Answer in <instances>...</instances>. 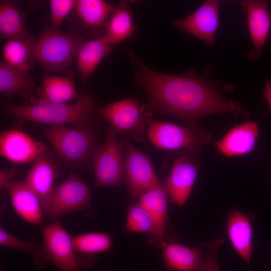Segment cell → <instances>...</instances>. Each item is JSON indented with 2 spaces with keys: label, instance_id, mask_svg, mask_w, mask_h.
Listing matches in <instances>:
<instances>
[{
  "label": "cell",
  "instance_id": "6da1fadb",
  "mask_svg": "<svg viewBox=\"0 0 271 271\" xmlns=\"http://www.w3.org/2000/svg\"><path fill=\"white\" fill-rule=\"evenodd\" d=\"M129 55L135 66V81L146 92L153 110L178 118L187 125H197L203 117L216 113L248 115L239 103L225 98L216 83L204 75L193 70L178 75L162 73Z\"/></svg>",
  "mask_w": 271,
  "mask_h": 271
},
{
  "label": "cell",
  "instance_id": "7a4b0ae2",
  "mask_svg": "<svg viewBox=\"0 0 271 271\" xmlns=\"http://www.w3.org/2000/svg\"><path fill=\"white\" fill-rule=\"evenodd\" d=\"M7 117L50 126L72 124L80 128L94 129L100 114L92 98L82 95L72 103H37L27 105L8 104L4 108Z\"/></svg>",
  "mask_w": 271,
  "mask_h": 271
},
{
  "label": "cell",
  "instance_id": "3957f363",
  "mask_svg": "<svg viewBox=\"0 0 271 271\" xmlns=\"http://www.w3.org/2000/svg\"><path fill=\"white\" fill-rule=\"evenodd\" d=\"M44 133L67 167L91 170L99 140L93 129L55 125L45 129Z\"/></svg>",
  "mask_w": 271,
  "mask_h": 271
},
{
  "label": "cell",
  "instance_id": "277c9868",
  "mask_svg": "<svg viewBox=\"0 0 271 271\" xmlns=\"http://www.w3.org/2000/svg\"><path fill=\"white\" fill-rule=\"evenodd\" d=\"M87 40L82 34L66 33L46 26L33 42V61L51 72L65 70Z\"/></svg>",
  "mask_w": 271,
  "mask_h": 271
},
{
  "label": "cell",
  "instance_id": "5b68a950",
  "mask_svg": "<svg viewBox=\"0 0 271 271\" xmlns=\"http://www.w3.org/2000/svg\"><path fill=\"white\" fill-rule=\"evenodd\" d=\"M148 137L156 147L168 150L185 149L193 153H200L210 143L212 137L197 125L179 126L147 118Z\"/></svg>",
  "mask_w": 271,
  "mask_h": 271
},
{
  "label": "cell",
  "instance_id": "8992f818",
  "mask_svg": "<svg viewBox=\"0 0 271 271\" xmlns=\"http://www.w3.org/2000/svg\"><path fill=\"white\" fill-rule=\"evenodd\" d=\"M44 244L34 252V263L38 269L47 262L59 271H83L73 249L72 236L58 222L43 229Z\"/></svg>",
  "mask_w": 271,
  "mask_h": 271
},
{
  "label": "cell",
  "instance_id": "52a82bcc",
  "mask_svg": "<svg viewBox=\"0 0 271 271\" xmlns=\"http://www.w3.org/2000/svg\"><path fill=\"white\" fill-rule=\"evenodd\" d=\"M125 143L118 140L116 131L110 126L103 144L97 149L92 162L96 188L119 187L125 180Z\"/></svg>",
  "mask_w": 271,
  "mask_h": 271
},
{
  "label": "cell",
  "instance_id": "ba28073f",
  "mask_svg": "<svg viewBox=\"0 0 271 271\" xmlns=\"http://www.w3.org/2000/svg\"><path fill=\"white\" fill-rule=\"evenodd\" d=\"M91 190L77 175L71 173L54 188L44 215L54 220L65 214L91 208Z\"/></svg>",
  "mask_w": 271,
  "mask_h": 271
},
{
  "label": "cell",
  "instance_id": "9c48e42d",
  "mask_svg": "<svg viewBox=\"0 0 271 271\" xmlns=\"http://www.w3.org/2000/svg\"><path fill=\"white\" fill-rule=\"evenodd\" d=\"M98 111L116 132L127 133L135 141L144 138V107L136 99L125 98L98 107Z\"/></svg>",
  "mask_w": 271,
  "mask_h": 271
},
{
  "label": "cell",
  "instance_id": "30bf717a",
  "mask_svg": "<svg viewBox=\"0 0 271 271\" xmlns=\"http://www.w3.org/2000/svg\"><path fill=\"white\" fill-rule=\"evenodd\" d=\"M125 180L129 195L137 198L147 190L161 185L150 158L130 141H125Z\"/></svg>",
  "mask_w": 271,
  "mask_h": 271
},
{
  "label": "cell",
  "instance_id": "8fae6325",
  "mask_svg": "<svg viewBox=\"0 0 271 271\" xmlns=\"http://www.w3.org/2000/svg\"><path fill=\"white\" fill-rule=\"evenodd\" d=\"M194 154L188 152L175 160L163 186L170 201L178 205L189 199L198 175L199 161Z\"/></svg>",
  "mask_w": 271,
  "mask_h": 271
},
{
  "label": "cell",
  "instance_id": "7c38bea8",
  "mask_svg": "<svg viewBox=\"0 0 271 271\" xmlns=\"http://www.w3.org/2000/svg\"><path fill=\"white\" fill-rule=\"evenodd\" d=\"M219 2L208 0L187 17L172 23L175 27L213 46L219 22Z\"/></svg>",
  "mask_w": 271,
  "mask_h": 271
},
{
  "label": "cell",
  "instance_id": "4fadbf2b",
  "mask_svg": "<svg viewBox=\"0 0 271 271\" xmlns=\"http://www.w3.org/2000/svg\"><path fill=\"white\" fill-rule=\"evenodd\" d=\"M46 149L43 143L22 131L12 129L0 133L1 155L11 162L23 164L33 161Z\"/></svg>",
  "mask_w": 271,
  "mask_h": 271
},
{
  "label": "cell",
  "instance_id": "5bb4252c",
  "mask_svg": "<svg viewBox=\"0 0 271 271\" xmlns=\"http://www.w3.org/2000/svg\"><path fill=\"white\" fill-rule=\"evenodd\" d=\"M155 244L161 249L167 270L198 271L202 265L205 256L204 242L197 247L164 239L157 240Z\"/></svg>",
  "mask_w": 271,
  "mask_h": 271
},
{
  "label": "cell",
  "instance_id": "9a60e30c",
  "mask_svg": "<svg viewBox=\"0 0 271 271\" xmlns=\"http://www.w3.org/2000/svg\"><path fill=\"white\" fill-rule=\"evenodd\" d=\"M33 162L25 180L40 200L44 211L55 188L57 166L54 152L47 149Z\"/></svg>",
  "mask_w": 271,
  "mask_h": 271
},
{
  "label": "cell",
  "instance_id": "2e32d148",
  "mask_svg": "<svg viewBox=\"0 0 271 271\" xmlns=\"http://www.w3.org/2000/svg\"><path fill=\"white\" fill-rule=\"evenodd\" d=\"M240 4L243 10L247 13L249 33L253 45L248 58L254 61L261 56L270 28L271 16L268 2L242 1Z\"/></svg>",
  "mask_w": 271,
  "mask_h": 271
},
{
  "label": "cell",
  "instance_id": "e0dca14e",
  "mask_svg": "<svg viewBox=\"0 0 271 271\" xmlns=\"http://www.w3.org/2000/svg\"><path fill=\"white\" fill-rule=\"evenodd\" d=\"M250 216L235 209L226 217V229L230 242L236 253L249 267L253 254V237Z\"/></svg>",
  "mask_w": 271,
  "mask_h": 271
},
{
  "label": "cell",
  "instance_id": "ac0fdd59",
  "mask_svg": "<svg viewBox=\"0 0 271 271\" xmlns=\"http://www.w3.org/2000/svg\"><path fill=\"white\" fill-rule=\"evenodd\" d=\"M15 212L25 221L39 224L44 215L40 200L25 180H14L6 188Z\"/></svg>",
  "mask_w": 271,
  "mask_h": 271
},
{
  "label": "cell",
  "instance_id": "d6986e66",
  "mask_svg": "<svg viewBox=\"0 0 271 271\" xmlns=\"http://www.w3.org/2000/svg\"><path fill=\"white\" fill-rule=\"evenodd\" d=\"M259 135L258 124L247 121L233 127L215 146L227 157L242 156L254 150Z\"/></svg>",
  "mask_w": 271,
  "mask_h": 271
},
{
  "label": "cell",
  "instance_id": "ffe728a7",
  "mask_svg": "<svg viewBox=\"0 0 271 271\" xmlns=\"http://www.w3.org/2000/svg\"><path fill=\"white\" fill-rule=\"evenodd\" d=\"M138 202L151 214L156 226V241L164 239L175 241L176 236L171 233L168 215V195L161 185L154 187L142 194ZM154 240V241H155Z\"/></svg>",
  "mask_w": 271,
  "mask_h": 271
},
{
  "label": "cell",
  "instance_id": "44dd1931",
  "mask_svg": "<svg viewBox=\"0 0 271 271\" xmlns=\"http://www.w3.org/2000/svg\"><path fill=\"white\" fill-rule=\"evenodd\" d=\"M36 83L28 71L16 69L4 60L0 62V92L2 94L19 96L33 102Z\"/></svg>",
  "mask_w": 271,
  "mask_h": 271
},
{
  "label": "cell",
  "instance_id": "7402d4cb",
  "mask_svg": "<svg viewBox=\"0 0 271 271\" xmlns=\"http://www.w3.org/2000/svg\"><path fill=\"white\" fill-rule=\"evenodd\" d=\"M137 31L131 8L123 1L114 7L102 36L112 46L131 38Z\"/></svg>",
  "mask_w": 271,
  "mask_h": 271
},
{
  "label": "cell",
  "instance_id": "603a6c76",
  "mask_svg": "<svg viewBox=\"0 0 271 271\" xmlns=\"http://www.w3.org/2000/svg\"><path fill=\"white\" fill-rule=\"evenodd\" d=\"M72 242L80 266V260L83 257L82 261L83 269L93 264L96 254L107 252L113 245L110 235L102 232H90L76 236H72Z\"/></svg>",
  "mask_w": 271,
  "mask_h": 271
},
{
  "label": "cell",
  "instance_id": "cb8c5ba5",
  "mask_svg": "<svg viewBox=\"0 0 271 271\" xmlns=\"http://www.w3.org/2000/svg\"><path fill=\"white\" fill-rule=\"evenodd\" d=\"M114 6L103 0H77L74 7L83 27L94 34L104 33Z\"/></svg>",
  "mask_w": 271,
  "mask_h": 271
},
{
  "label": "cell",
  "instance_id": "d4e9b609",
  "mask_svg": "<svg viewBox=\"0 0 271 271\" xmlns=\"http://www.w3.org/2000/svg\"><path fill=\"white\" fill-rule=\"evenodd\" d=\"M0 35L7 40L12 38L34 39L27 27L25 13L14 1H0Z\"/></svg>",
  "mask_w": 271,
  "mask_h": 271
},
{
  "label": "cell",
  "instance_id": "484cf974",
  "mask_svg": "<svg viewBox=\"0 0 271 271\" xmlns=\"http://www.w3.org/2000/svg\"><path fill=\"white\" fill-rule=\"evenodd\" d=\"M112 46L102 36L91 38L83 43L76 56L82 81L86 82L102 60L112 52Z\"/></svg>",
  "mask_w": 271,
  "mask_h": 271
},
{
  "label": "cell",
  "instance_id": "4316f807",
  "mask_svg": "<svg viewBox=\"0 0 271 271\" xmlns=\"http://www.w3.org/2000/svg\"><path fill=\"white\" fill-rule=\"evenodd\" d=\"M37 94L39 98L34 103H67L82 96L71 78L52 75L45 76Z\"/></svg>",
  "mask_w": 271,
  "mask_h": 271
},
{
  "label": "cell",
  "instance_id": "83f0119b",
  "mask_svg": "<svg viewBox=\"0 0 271 271\" xmlns=\"http://www.w3.org/2000/svg\"><path fill=\"white\" fill-rule=\"evenodd\" d=\"M35 39L17 38L7 40L2 49L4 61L16 69L28 71L34 62L32 47Z\"/></svg>",
  "mask_w": 271,
  "mask_h": 271
},
{
  "label": "cell",
  "instance_id": "f1b7e54d",
  "mask_svg": "<svg viewBox=\"0 0 271 271\" xmlns=\"http://www.w3.org/2000/svg\"><path fill=\"white\" fill-rule=\"evenodd\" d=\"M126 231L131 233H148L156 238L157 229L148 210L138 202L128 206Z\"/></svg>",
  "mask_w": 271,
  "mask_h": 271
},
{
  "label": "cell",
  "instance_id": "f546056e",
  "mask_svg": "<svg viewBox=\"0 0 271 271\" xmlns=\"http://www.w3.org/2000/svg\"><path fill=\"white\" fill-rule=\"evenodd\" d=\"M75 0H51L49 1L51 26L59 29L62 22L74 9Z\"/></svg>",
  "mask_w": 271,
  "mask_h": 271
},
{
  "label": "cell",
  "instance_id": "4dcf8cb0",
  "mask_svg": "<svg viewBox=\"0 0 271 271\" xmlns=\"http://www.w3.org/2000/svg\"><path fill=\"white\" fill-rule=\"evenodd\" d=\"M224 241L222 236H218L210 242H204L205 256L202 265L198 271H220L217 254Z\"/></svg>",
  "mask_w": 271,
  "mask_h": 271
},
{
  "label": "cell",
  "instance_id": "1f68e13d",
  "mask_svg": "<svg viewBox=\"0 0 271 271\" xmlns=\"http://www.w3.org/2000/svg\"><path fill=\"white\" fill-rule=\"evenodd\" d=\"M0 245L28 252H34L39 248L37 244L23 241L2 227L0 228Z\"/></svg>",
  "mask_w": 271,
  "mask_h": 271
},
{
  "label": "cell",
  "instance_id": "d6a6232c",
  "mask_svg": "<svg viewBox=\"0 0 271 271\" xmlns=\"http://www.w3.org/2000/svg\"><path fill=\"white\" fill-rule=\"evenodd\" d=\"M17 168L1 169L0 170V188L6 189L8 184L14 181V179L19 173Z\"/></svg>",
  "mask_w": 271,
  "mask_h": 271
},
{
  "label": "cell",
  "instance_id": "836d02e7",
  "mask_svg": "<svg viewBox=\"0 0 271 271\" xmlns=\"http://www.w3.org/2000/svg\"><path fill=\"white\" fill-rule=\"evenodd\" d=\"M262 95L267 102L268 109L271 111V80L265 79V84L262 91Z\"/></svg>",
  "mask_w": 271,
  "mask_h": 271
},
{
  "label": "cell",
  "instance_id": "e575fe53",
  "mask_svg": "<svg viewBox=\"0 0 271 271\" xmlns=\"http://www.w3.org/2000/svg\"><path fill=\"white\" fill-rule=\"evenodd\" d=\"M2 271V270H1Z\"/></svg>",
  "mask_w": 271,
  "mask_h": 271
}]
</instances>
